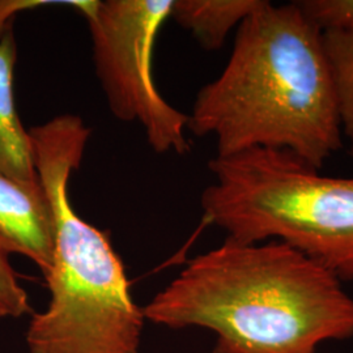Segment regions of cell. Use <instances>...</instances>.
I'll return each mask as SVG.
<instances>
[{"label": "cell", "mask_w": 353, "mask_h": 353, "mask_svg": "<svg viewBox=\"0 0 353 353\" xmlns=\"http://www.w3.org/2000/svg\"><path fill=\"white\" fill-rule=\"evenodd\" d=\"M188 128L217 154L267 148L322 169L343 147L338 97L322 33L296 1H270L237 29L223 72L196 94Z\"/></svg>", "instance_id": "1"}, {"label": "cell", "mask_w": 353, "mask_h": 353, "mask_svg": "<svg viewBox=\"0 0 353 353\" xmlns=\"http://www.w3.org/2000/svg\"><path fill=\"white\" fill-rule=\"evenodd\" d=\"M143 310L154 325L210 330L241 353H316L353 336V297L341 279L280 241L225 240Z\"/></svg>", "instance_id": "2"}, {"label": "cell", "mask_w": 353, "mask_h": 353, "mask_svg": "<svg viewBox=\"0 0 353 353\" xmlns=\"http://www.w3.org/2000/svg\"><path fill=\"white\" fill-rule=\"evenodd\" d=\"M203 191L204 220L239 243L280 241L353 280V176H325L290 152L216 156Z\"/></svg>", "instance_id": "3"}, {"label": "cell", "mask_w": 353, "mask_h": 353, "mask_svg": "<svg viewBox=\"0 0 353 353\" xmlns=\"http://www.w3.org/2000/svg\"><path fill=\"white\" fill-rule=\"evenodd\" d=\"M45 280L50 301L29 322L28 353H139L144 310L100 229L79 216L62 219Z\"/></svg>", "instance_id": "4"}, {"label": "cell", "mask_w": 353, "mask_h": 353, "mask_svg": "<svg viewBox=\"0 0 353 353\" xmlns=\"http://www.w3.org/2000/svg\"><path fill=\"white\" fill-rule=\"evenodd\" d=\"M173 0H88L80 13L88 21L96 74L114 117L143 127L156 153L190 151L189 115L160 94L153 79L159 30Z\"/></svg>", "instance_id": "5"}, {"label": "cell", "mask_w": 353, "mask_h": 353, "mask_svg": "<svg viewBox=\"0 0 353 353\" xmlns=\"http://www.w3.org/2000/svg\"><path fill=\"white\" fill-rule=\"evenodd\" d=\"M55 223L39 178L23 182L0 172V245L37 265L43 276L52 263Z\"/></svg>", "instance_id": "6"}, {"label": "cell", "mask_w": 353, "mask_h": 353, "mask_svg": "<svg viewBox=\"0 0 353 353\" xmlns=\"http://www.w3.org/2000/svg\"><path fill=\"white\" fill-rule=\"evenodd\" d=\"M17 45L12 28L0 36V172L23 182L37 181L33 148L17 114L13 94V72Z\"/></svg>", "instance_id": "7"}, {"label": "cell", "mask_w": 353, "mask_h": 353, "mask_svg": "<svg viewBox=\"0 0 353 353\" xmlns=\"http://www.w3.org/2000/svg\"><path fill=\"white\" fill-rule=\"evenodd\" d=\"M265 0H173L170 17L189 30L205 50H219L228 34Z\"/></svg>", "instance_id": "8"}, {"label": "cell", "mask_w": 353, "mask_h": 353, "mask_svg": "<svg viewBox=\"0 0 353 353\" xmlns=\"http://www.w3.org/2000/svg\"><path fill=\"white\" fill-rule=\"evenodd\" d=\"M335 84L343 135L353 139V30L322 33Z\"/></svg>", "instance_id": "9"}, {"label": "cell", "mask_w": 353, "mask_h": 353, "mask_svg": "<svg viewBox=\"0 0 353 353\" xmlns=\"http://www.w3.org/2000/svg\"><path fill=\"white\" fill-rule=\"evenodd\" d=\"M296 4L321 33L353 30V0H301Z\"/></svg>", "instance_id": "10"}, {"label": "cell", "mask_w": 353, "mask_h": 353, "mask_svg": "<svg viewBox=\"0 0 353 353\" xmlns=\"http://www.w3.org/2000/svg\"><path fill=\"white\" fill-rule=\"evenodd\" d=\"M10 252L0 245V316L20 318L29 314V296L13 270Z\"/></svg>", "instance_id": "11"}, {"label": "cell", "mask_w": 353, "mask_h": 353, "mask_svg": "<svg viewBox=\"0 0 353 353\" xmlns=\"http://www.w3.org/2000/svg\"><path fill=\"white\" fill-rule=\"evenodd\" d=\"M70 4L75 6L79 0L74 1H50V0H0V36L12 26V19L17 13L24 12L38 7L49 4Z\"/></svg>", "instance_id": "12"}, {"label": "cell", "mask_w": 353, "mask_h": 353, "mask_svg": "<svg viewBox=\"0 0 353 353\" xmlns=\"http://www.w3.org/2000/svg\"><path fill=\"white\" fill-rule=\"evenodd\" d=\"M212 353H241L240 351H237L236 348L230 347L227 343L224 341H217L216 345H214V352Z\"/></svg>", "instance_id": "13"}]
</instances>
